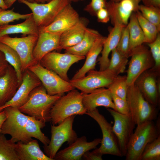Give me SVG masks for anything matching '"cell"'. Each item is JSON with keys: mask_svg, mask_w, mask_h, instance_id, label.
<instances>
[{"mask_svg": "<svg viewBox=\"0 0 160 160\" xmlns=\"http://www.w3.org/2000/svg\"><path fill=\"white\" fill-rule=\"evenodd\" d=\"M87 20L81 18L74 25L62 33L57 51L73 46L82 39L86 29Z\"/></svg>", "mask_w": 160, "mask_h": 160, "instance_id": "cell-24", "label": "cell"}, {"mask_svg": "<svg viewBox=\"0 0 160 160\" xmlns=\"http://www.w3.org/2000/svg\"><path fill=\"white\" fill-rule=\"evenodd\" d=\"M96 16L98 21L101 23H106L110 19L109 13L105 8L100 9L97 12Z\"/></svg>", "mask_w": 160, "mask_h": 160, "instance_id": "cell-42", "label": "cell"}, {"mask_svg": "<svg viewBox=\"0 0 160 160\" xmlns=\"http://www.w3.org/2000/svg\"><path fill=\"white\" fill-rule=\"evenodd\" d=\"M113 27L104 41L101 56L98 59L100 71L107 69L108 66L110 59L109 55L112 51L116 48L118 44L122 29L126 25L118 23L113 24Z\"/></svg>", "mask_w": 160, "mask_h": 160, "instance_id": "cell-23", "label": "cell"}, {"mask_svg": "<svg viewBox=\"0 0 160 160\" xmlns=\"http://www.w3.org/2000/svg\"><path fill=\"white\" fill-rule=\"evenodd\" d=\"M102 155L94 150L91 152L88 151L85 152L83 155L82 159L86 160H102Z\"/></svg>", "mask_w": 160, "mask_h": 160, "instance_id": "cell-43", "label": "cell"}, {"mask_svg": "<svg viewBox=\"0 0 160 160\" xmlns=\"http://www.w3.org/2000/svg\"><path fill=\"white\" fill-rule=\"evenodd\" d=\"M75 116L73 115L68 117L57 126L51 125L50 142L48 145H44L43 148L45 154L53 160L64 143L67 142L70 145L78 138L76 132L73 129Z\"/></svg>", "mask_w": 160, "mask_h": 160, "instance_id": "cell-6", "label": "cell"}, {"mask_svg": "<svg viewBox=\"0 0 160 160\" xmlns=\"http://www.w3.org/2000/svg\"><path fill=\"white\" fill-rule=\"evenodd\" d=\"M62 96L48 94L41 84L31 91L26 102L18 109L24 114L46 123L51 121V109Z\"/></svg>", "mask_w": 160, "mask_h": 160, "instance_id": "cell-2", "label": "cell"}, {"mask_svg": "<svg viewBox=\"0 0 160 160\" xmlns=\"http://www.w3.org/2000/svg\"><path fill=\"white\" fill-rule=\"evenodd\" d=\"M139 25L144 36V43L147 44L153 41L156 38L160 31L157 27L142 15L139 10L136 12Z\"/></svg>", "mask_w": 160, "mask_h": 160, "instance_id": "cell-31", "label": "cell"}, {"mask_svg": "<svg viewBox=\"0 0 160 160\" xmlns=\"http://www.w3.org/2000/svg\"><path fill=\"white\" fill-rule=\"evenodd\" d=\"M87 73L86 76L69 80L75 88L83 94L89 93L100 88H107L118 76L108 69L99 71L92 70Z\"/></svg>", "mask_w": 160, "mask_h": 160, "instance_id": "cell-11", "label": "cell"}, {"mask_svg": "<svg viewBox=\"0 0 160 160\" xmlns=\"http://www.w3.org/2000/svg\"><path fill=\"white\" fill-rule=\"evenodd\" d=\"M82 101L87 112L91 111L99 106L110 108L116 111L111 93L108 88H100L89 93L83 94Z\"/></svg>", "mask_w": 160, "mask_h": 160, "instance_id": "cell-21", "label": "cell"}, {"mask_svg": "<svg viewBox=\"0 0 160 160\" xmlns=\"http://www.w3.org/2000/svg\"></svg>", "mask_w": 160, "mask_h": 160, "instance_id": "cell-55", "label": "cell"}, {"mask_svg": "<svg viewBox=\"0 0 160 160\" xmlns=\"http://www.w3.org/2000/svg\"><path fill=\"white\" fill-rule=\"evenodd\" d=\"M18 0L31 10L34 20L39 28L49 25L63 8L71 2V0H52L46 3H37L25 0Z\"/></svg>", "mask_w": 160, "mask_h": 160, "instance_id": "cell-7", "label": "cell"}, {"mask_svg": "<svg viewBox=\"0 0 160 160\" xmlns=\"http://www.w3.org/2000/svg\"><path fill=\"white\" fill-rule=\"evenodd\" d=\"M39 79L50 95H63L75 89L69 81L64 80L53 71L43 66L40 62L30 66L28 68Z\"/></svg>", "mask_w": 160, "mask_h": 160, "instance_id": "cell-8", "label": "cell"}, {"mask_svg": "<svg viewBox=\"0 0 160 160\" xmlns=\"http://www.w3.org/2000/svg\"><path fill=\"white\" fill-rule=\"evenodd\" d=\"M9 65L5 59L4 54L0 50V69H6Z\"/></svg>", "mask_w": 160, "mask_h": 160, "instance_id": "cell-45", "label": "cell"}, {"mask_svg": "<svg viewBox=\"0 0 160 160\" xmlns=\"http://www.w3.org/2000/svg\"><path fill=\"white\" fill-rule=\"evenodd\" d=\"M16 143L0 133V160H19L15 151Z\"/></svg>", "mask_w": 160, "mask_h": 160, "instance_id": "cell-32", "label": "cell"}, {"mask_svg": "<svg viewBox=\"0 0 160 160\" xmlns=\"http://www.w3.org/2000/svg\"><path fill=\"white\" fill-rule=\"evenodd\" d=\"M62 33H52L39 30L38 40L33 53V64L40 62L46 55L57 50Z\"/></svg>", "mask_w": 160, "mask_h": 160, "instance_id": "cell-20", "label": "cell"}, {"mask_svg": "<svg viewBox=\"0 0 160 160\" xmlns=\"http://www.w3.org/2000/svg\"><path fill=\"white\" fill-rule=\"evenodd\" d=\"M6 69H0V76L4 74L5 72Z\"/></svg>", "mask_w": 160, "mask_h": 160, "instance_id": "cell-50", "label": "cell"}, {"mask_svg": "<svg viewBox=\"0 0 160 160\" xmlns=\"http://www.w3.org/2000/svg\"><path fill=\"white\" fill-rule=\"evenodd\" d=\"M83 94L74 89L61 96L50 111L51 121L53 125L58 124L71 116L86 114L87 111L82 101Z\"/></svg>", "mask_w": 160, "mask_h": 160, "instance_id": "cell-4", "label": "cell"}, {"mask_svg": "<svg viewBox=\"0 0 160 160\" xmlns=\"http://www.w3.org/2000/svg\"><path fill=\"white\" fill-rule=\"evenodd\" d=\"M38 37L33 35L20 38L11 37L6 35L0 37V42L12 48L19 55L22 73L33 64V53Z\"/></svg>", "mask_w": 160, "mask_h": 160, "instance_id": "cell-12", "label": "cell"}, {"mask_svg": "<svg viewBox=\"0 0 160 160\" xmlns=\"http://www.w3.org/2000/svg\"><path fill=\"white\" fill-rule=\"evenodd\" d=\"M160 160V135L148 144L141 156L140 160Z\"/></svg>", "mask_w": 160, "mask_h": 160, "instance_id": "cell-35", "label": "cell"}, {"mask_svg": "<svg viewBox=\"0 0 160 160\" xmlns=\"http://www.w3.org/2000/svg\"><path fill=\"white\" fill-rule=\"evenodd\" d=\"M111 95L116 111L123 114H130L129 105L127 99H124L112 93Z\"/></svg>", "mask_w": 160, "mask_h": 160, "instance_id": "cell-40", "label": "cell"}, {"mask_svg": "<svg viewBox=\"0 0 160 160\" xmlns=\"http://www.w3.org/2000/svg\"><path fill=\"white\" fill-rule=\"evenodd\" d=\"M138 9L145 18L160 30V8L140 4Z\"/></svg>", "mask_w": 160, "mask_h": 160, "instance_id": "cell-36", "label": "cell"}, {"mask_svg": "<svg viewBox=\"0 0 160 160\" xmlns=\"http://www.w3.org/2000/svg\"><path fill=\"white\" fill-rule=\"evenodd\" d=\"M106 1L105 0H91L84 8V10L92 16H96L97 12L100 9L105 8Z\"/></svg>", "mask_w": 160, "mask_h": 160, "instance_id": "cell-41", "label": "cell"}, {"mask_svg": "<svg viewBox=\"0 0 160 160\" xmlns=\"http://www.w3.org/2000/svg\"><path fill=\"white\" fill-rule=\"evenodd\" d=\"M150 48V51L155 63L152 68L160 71V34L159 33L156 39L152 42L147 44Z\"/></svg>", "mask_w": 160, "mask_h": 160, "instance_id": "cell-39", "label": "cell"}, {"mask_svg": "<svg viewBox=\"0 0 160 160\" xmlns=\"http://www.w3.org/2000/svg\"><path fill=\"white\" fill-rule=\"evenodd\" d=\"M120 0H109V1L114 2H117L119 1Z\"/></svg>", "mask_w": 160, "mask_h": 160, "instance_id": "cell-51", "label": "cell"}, {"mask_svg": "<svg viewBox=\"0 0 160 160\" xmlns=\"http://www.w3.org/2000/svg\"><path fill=\"white\" fill-rule=\"evenodd\" d=\"M0 8L3 10H6L8 8L6 5L4 0H0Z\"/></svg>", "mask_w": 160, "mask_h": 160, "instance_id": "cell-49", "label": "cell"}, {"mask_svg": "<svg viewBox=\"0 0 160 160\" xmlns=\"http://www.w3.org/2000/svg\"><path fill=\"white\" fill-rule=\"evenodd\" d=\"M85 58V56L53 51L44 56L40 63L44 67L53 71L64 80L69 81L67 73L70 67Z\"/></svg>", "mask_w": 160, "mask_h": 160, "instance_id": "cell-13", "label": "cell"}, {"mask_svg": "<svg viewBox=\"0 0 160 160\" xmlns=\"http://www.w3.org/2000/svg\"><path fill=\"white\" fill-rule=\"evenodd\" d=\"M80 19L78 13L70 4L63 8L51 23L39 30L46 32L62 33L76 24Z\"/></svg>", "mask_w": 160, "mask_h": 160, "instance_id": "cell-19", "label": "cell"}, {"mask_svg": "<svg viewBox=\"0 0 160 160\" xmlns=\"http://www.w3.org/2000/svg\"><path fill=\"white\" fill-rule=\"evenodd\" d=\"M17 0H4V3L8 8L11 7Z\"/></svg>", "mask_w": 160, "mask_h": 160, "instance_id": "cell-47", "label": "cell"}, {"mask_svg": "<svg viewBox=\"0 0 160 160\" xmlns=\"http://www.w3.org/2000/svg\"><path fill=\"white\" fill-rule=\"evenodd\" d=\"M86 114L97 122L102 132L103 137L101 145L95 150L102 155L110 154L119 157L123 156L113 130L112 124L108 122L104 116L100 113L97 108L91 111L87 112Z\"/></svg>", "mask_w": 160, "mask_h": 160, "instance_id": "cell-9", "label": "cell"}, {"mask_svg": "<svg viewBox=\"0 0 160 160\" xmlns=\"http://www.w3.org/2000/svg\"><path fill=\"white\" fill-rule=\"evenodd\" d=\"M143 5L147 6L160 8V0H141Z\"/></svg>", "mask_w": 160, "mask_h": 160, "instance_id": "cell-44", "label": "cell"}, {"mask_svg": "<svg viewBox=\"0 0 160 160\" xmlns=\"http://www.w3.org/2000/svg\"><path fill=\"white\" fill-rule=\"evenodd\" d=\"M20 86L16 73L9 65L0 76V106L13 97Z\"/></svg>", "mask_w": 160, "mask_h": 160, "instance_id": "cell-22", "label": "cell"}, {"mask_svg": "<svg viewBox=\"0 0 160 160\" xmlns=\"http://www.w3.org/2000/svg\"><path fill=\"white\" fill-rule=\"evenodd\" d=\"M83 0H71V2L72 1L76 2V1H82Z\"/></svg>", "mask_w": 160, "mask_h": 160, "instance_id": "cell-52", "label": "cell"}, {"mask_svg": "<svg viewBox=\"0 0 160 160\" xmlns=\"http://www.w3.org/2000/svg\"><path fill=\"white\" fill-rule=\"evenodd\" d=\"M153 121L137 125L128 144L126 160H140L147 145L160 135L159 121L155 124Z\"/></svg>", "mask_w": 160, "mask_h": 160, "instance_id": "cell-3", "label": "cell"}, {"mask_svg": "<svg viewBox=\"0 0 160 160\" xmlns=\"http://www.w3.org/2000/svg\"><path fill=\"white\" fill-rule=\"evenodd\" d=\"M101 35L97 31L87 28L81 40L76 45L65 49V52L85 57L95 40Z\"/></svg>", "mask_w": 160, "mask_h": 160, "instance_id": "cell-28", "label": "cell"}, {"mask_svg": "<svg viewBox=\"0 0 160 160\" xmlns=\"http://www.w3.org/2000/svg\"><path fill=\"white\" fill-rule=\"evenodd\" d=\"M101 140V138H96L92 141L88 142L85 136L78 137L68 146L57 152L54 160H81L85 152L96 148L97 146L100 143Z\"/></svg>", "mask_w": 160, "mask_h": 160, "instance_id": "cell-18", "label": "cell"}, {"mask_svg": "<svg viewBox=\"0 0 160 160\" xmlns=\"http://www.w3.org/2000/svg\"><path fill=\"white\" fill-rule=\"evenodd\" d=\"M106 37L101 35L96 39L86 56V58L84 64L74 75L72 79L81 78L85 76L89 71L94 70L97 58L101 52Z\"/></svg>", "mask_w": 160, "mask_h": 160, "instance_id": "cell-26", "label": "cell"}, {"mask_svg": "<svg viewBox=\"0 0 160 160\" xmlns=\"http://www.w3.org/2000/svg\"><path fill=\"white\" fill-rule=\"evenodd\" d=\"M107 109L113 118V130L122 155L125 156L128 144L134 132L135 124L130 114H122L110 108H107Z\"/></svg>", "mask_w": 160, "mask_h": 160, "instance_id": "cell-14", "label": "cell"}, {"mask_svg": "<svg viewBox=\"0 0 160 160\" xmlns=\"http://www.w3.org/2000/svg\"><path fill=\"white\" fill-rule=\"evenodd\" d=\"M3 110L6 119L2 125L1 133L10 135L13 142L27 143L34 137L44 145L49 144L50 140L41 130L45 126V123L25 115L17 108L9 106Z\"/></svg>", "mask_w": 160, "mask_h": 160, "instance_id": "cell-1", "label": "cell"}, {"mask_svg": "<svg viewBox=\"0 0 160 160\" xmlns=\"http://www.w3.org/2000/svg\"><path fill=\"white\" fill-rule=\"evenodd\" d=\"M127 25L129 33L130 55L133 49L144 43V36L139 23L136 12L131 14Z\"/></svg>", "mask_w": 160, "mask_h": 160, "instance_id": "cell-29", "label": "cell"}, {"mask_svg": "<svg viewBox=\"0 0 160 160\" xmlns=\"http://www.w3.org/2000/svg\"><path fill=\"white\" fill-rule=\"evenodd\" d=\"M128 87L126 76L118 75L107 88L111 93L126 100Z\"/></svg>", "mask_w": 160, "mask_h": 160, "instance_id": "cell-34", "label": "cell"}, {"mask_svg": "<svg viewBox=\"0 0 160 160\" xmlns=\"http://www.w3.org/2000/svg\"><path fill=\"white\" fill-rule=\"evenodd\" d=\"M111 52V59L107 69L119 75L124 72L128 63V57L120 53L116 48Z\"/></svg>", "mask_w": 160, "mask_h": 160, "instance_id": "cell-33", "label": "cell"}, {"mask_svg": "<svg viewBox=\"0 0 160 160\" xmlns=\"http://www.w3.org/2000/svg\"><path fill=\"white\" fill-rule=\"evenodd\" d=\"M28 1L32 3H44L48 2L52 0H25Z\"/></svg>", "mask_w": 160, "mask_h": 160, "instance_id": "cell-48", "label": "cell"}, {"mask_svg": "<svg viewBox=\"0 0 160 160\" xmlns=\"http://www.w3.org/2000/svg\"><path fill=\"white\" fill-rule=\"evenodd\" d=\"M0 50L4 55L5 59L9 65L15 70L20 85L22 81L21 62L17 52L8 46L0 42Z\"/></svg>", "mask_w": 160, "mask_h": 160, "instance_id": "cell-30", "label": "cell"}, {"mask_svg": "<svg viewBox=\"0 0 160 160\" xmlns=\"http://www.w3.org/2000/svg\"><path fill=\"white\" fill-rule=\"evenodd\" d=\"M2 10V9L1 8H0V12Z\"/></svg>", "mask_w": 160, "mask_h": 160, "instance_id": "cell-53", "label": "cell"}, {"mask_svg": "<svg viewBox=\"0 0 160 160\" xmlns=\"http://www.w3.org/2000/svg\"><path fill=\"white\" fill-rule=\"evenodd\" d=\"M13 9L3 10L0 12V26L8 24L9 23L20 19H26L32 15V13L21 14L15 12Z\"/></svg>", "mask_w": 160, "mask_h": 160, "instance_id": "cell-37", "label": "cell"}, {"mask_svg": "<svg viewBox=\"0 0 160 160\" xmlns=\"http://www.w3.org/2000/svg\"><path fill=\"white\" fill-rule=\"evenodd\" d=\"M42 84L37 77L31 71L26 69L23 73L22 81L13 97L0 106V112L7 107L18 108L27 101L31 91Z\"/></svg>", "mask_w": 160, "mask_h": 160, "instance_id": "cell-16", "label": "cell"}, {"mask_svg": "<svg viewBox=\"0 0 160 160\" xmlns=\"http://www.w3.org/2000/svg\"><path fill=\"white\" fill-rule=\"evenodd\" d=\"M159 73V71L151 68L141 74L134 83L145 99L156 107L159 103L160 90L157 78Z\"/></svg>", "mask_w": 160, "mask_h": 160, "instance_id": "cell-15", "label": "cell"}, {"mask_svg": "<svg viewBox=\"0 0 160 160\" xmlns=\"http://www.w3.org/2000/svg\"><path fill=\"white\" fill-rule=\"evenodd\" d=\"M126 99L128 103L130 114L135 125L153 121L158 114L157 107L149 103L144 98L136 86H129Z\"/></svg>", "mask_w": 160, "mask_h": 160, "instance_id": "cell-5", "label": "cell"}, {"mask_svg": "<svg viewBox=\"0 0 160 160\" xmlns=\"http://www.w3.org/2000/svg\"><path fill=\"white\" fill-rule=\"evenodd\" d=\"M105 0V1H106V0Z\"/></svg>", "mask_w": 160, "mask_h": 160, "instance_id": "cell-54", "label": "cell"}, {"mask_svg": "<svg viewBox=\"0 0 160 160\" xmlns=\"http://www.w3.org/2000/svg\"><path fill=\"white\" fill-rule=\"evenodd\" d=\"M15 151L19 160H53L43 152L35 140L16 143Z\"/></svg>", "mask_w": 160, "mask_h": 160, "instance_id": "cell-25", "label": "cell"}, {"mask_svg": "<svg viewBox=\"0 0 160 160\" xmlns=\"http://www.w3.org/2000/svg\"><path fill=\"white\" fill-rule=\"evenodd\" d=\"M129 37L127 25L124 26L122 30L120 37L116 47L117 49L121 54L128 57H129Z\"/></svg>", "mask_w": 160, "mask_h": 160, "instance_id": "cell-38", "label": "cell"}, {"mask_svg": "<svg viewBox=\"0 0 160 160\" xmlns=\"http://www.w3.org/2000/svg\"><path fill=\"white\" fill-rule=\"evenodd\" d=\"M141 0H120L117 2L106 1L107 9L113 24L118 23L125 25L128 23L132 13L139 10Z\"/></svg>", "mask_w": 160, "mask_h": 160, "instance_id": "cell-17", "label": "cell"}, {"mask_svg": "<svg viewBox=\"0 0 160 160\" xmlns=\"http://www.w3.org/2000/svg\"><path fill=\"white\" fill-rule=\"evenodd\" d=\"M129 57L131 58L129 63L126 76L129 86L134 84L141 74L153 68L155 65L150 50L143 44L133 49Z\"/></svg>", "mask_w": 160, "mask_h": 160, "instance_id": "cell-10", "label": "cell"}, {"mask_svg": "<svg viewBox=\"0 0 160 160\" xmlns=\"http://www.w3.org/2000/svg\"><path fill=\"white\" fill-rule=\"evenodd\" d=\"M6 119V115L4 110L0 112V133H1L2 125Z\"/></svg>", "mask_w": 160, "mask_h": 160, "instance_id": "cell-46", "label": "cell"}, {"mask_svg": "<svg viewBox=\"0 0 160 160\" xmlns=\"http://www.w3.org/2000/svg\"><path fill=\"white\" fill-rule=\"evenodd\" d=\"M39 28L32 15L22 23L15 25L6 24L0 26V37L6 35L21 33L23 35H33L39 36Z\"/></svg>", "mask_w": 160, "mask_h": 160, "instance_id": "cell-27", "label": "cell"}]
</instances>
